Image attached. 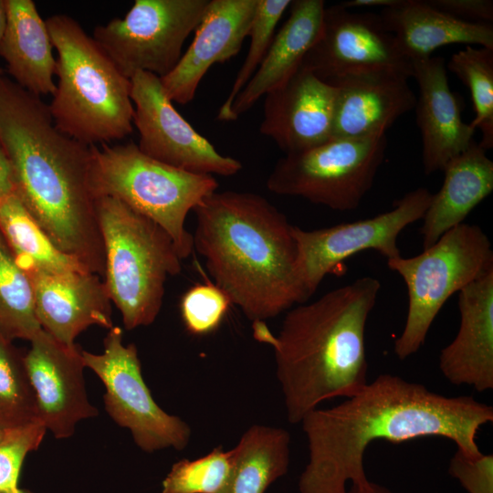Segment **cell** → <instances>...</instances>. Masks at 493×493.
Wrapping results in <instances>:
<instances>
[{
    "mask_svg": "<svg viewBox=\"0 0 493 493\" xmlns=\"http://www.w3.org/2000/svg\"><path fill=\"white\" fill-rule=\"evenodd\" d=\"M492 421V406L472 396L448 397L400 376L380 374L342 403L316 408L301 420L309 462L299 492L345 493L349 482L369 481L363 459L375 440L440 436L466 454L478 455L477 433Z\"/></svg>",
    "mask_w": 493,
    "mask_h": 493,
    "instance_id": "obj_1",
    "label": "cell"
},
{
    "mask_svg": "<svg viewBox=\"0 0 493 493\" xmlns=\"http://www.w3.org/2000/svg\"><path fill=\"white\" fill-rule=\"evenodd\" d=\"M0 142L16 194L64 253L103 278L104 244L90 186L93 146L61 131L48 105L0 75Z\"/></svg>",
    "mask_w": 493,
    "mask_h": 493,
    "instance_id": "obj_2",
    "label": "cell"
},
{
    "mask_svg": "<svg viewBox=\"0 0 493 493\" xmlns=\"http://www.w3.org/2000/svg\"><path fill=\"white\" fill-rule=\"evenodd\" d=\"M193 249L215 285L251 322L307 302L294 226L264 196L215 191L194 210Z\"/></svg>",
    "mask_w": 493,
    "mask_h": 493,
    "instance_id": "obj_3",
    "label": "cell"
},
{
    "mask_svg": "<svg viewBox=\"0 0 493 493\" xmlns=\"http://www.w3.org/2000/svg\"><path fill=\"white\" fill-rule=\"evenodd\" d=\"M380 289L381 282L370 276L333 288L288 309L277 335L265 321L252 322L253 337L273 349L290 424L369 383L365 328Z\"/></svg>",
    "mask_w": 493,
    "mask_h": 493,
    "instance_id": "obj_4",
    "label": "cell"
},
{
    "mask_svg": "<svg viewBox=\"0 0 493 493\" xmlns=\"http://www.w3.org/2000/svg\"><path fill=\"white\" fill-rule=\"evenodd\" d=\"M46 23L58 53V83L48 104L56 126L89 146L130 135L134 114L131 80L77 20L60 14Z\"/></svg>",
    "mask_w": 493,
    "mask_h": 493,
    "instance_id": "obj_5",
    "label": "cell"
},
{
    "mask_svg": "<svg viewBox=\"0 0 493 493\" xmlns=\"http://www.w3.org/2000/svg\"><path fill=\"white\" fill-rule=\"evenodd\" d=\"M105 250L103 282L127 330L151 325L162 309L168 277L182 258L167 232L121 200L95 201Z\"/></svg>",
    "mask_w": 493,
    "mask_h": 493,
    "instance_id": "obj_6",
    "label": "cell"
},
{
    "mask_svg": "<svg viewBox=\"0 0 493 493\" xmlns=\"http://www.w3.org/2000/svg\"><path fill=\"white\" fill-rule=\"evenodd\" d=\"M93 146L90 186L95 199L110 196L152 220L171 236L182 259L193 249L184 225L206 196L217 190L214 175L187 172L143 153L137 144Z\"/></svg>",
    "mask_w": 493,
    "mask_h": 493,
    "instance_id": "obj_7",
    "label": "cell"
},
{
    "mask_svg": "<svg viewBox=\"0 0 493 493\" xmlns=\"http://www.w3.org/2000/svg\"><path fill=\"white\" fill-rule=\"evenodd\" d=\"M387 266L400 275L407 288L405 324L393 345L395 355L405 360L424 345L451 295L493 270V249L480 226L462 223L421 254L388 259Z\"/></svg>",
    "mask_w": 493,
    "mask_h": 493,
    "instance_id": "obj_8",
    "label": "cell"
},
{
    "mask_svg": "<svg viewBox=\"0 0 493 493\" xmlns=\"http://www.w3.org/2000/svg\"><path fill=\"white\" fill-rule=\"evenodd\" d=\"M386 145V135L331 138L306 151L285 154L271 170L267 188L335 211L354 210L372 186Z\"/></svg>",
    "mask_w": 493,
    "mask_h": 493,
    "instance_id": "obj_9",
    "label": "cell"
},
{
    "mask_svg": "<svg viewBox=\"0 0 493 493\" xmlns=\"http://www.w3.org/2000/svg\"><path fill=\"white\" fill-rule=\"evenodd\" d=\"M209 0H136L122 17L97 26L93 39L119 71L167 75L200 24Z\"/></svg>",
    "mask_w": 493,
    "mask_h": 493,
    "instance_id": "obj_10",
    "label": "cell"
},
{
    "mask_svg": "<svg viewBox=\"0 0 493 493\" xmlns=\"http://www.w3.org/2000/svg\"><path fill=\"white\" fill-rule=\"evenodd\" d=\"M122 338L121 328L113 326L104 338L102 353L81 351L85 367L105 386V410L117 425L131 431L144 452L184 449L192 434L189 425L156 404L143 380L136 346L124 345Z\"/></svg>",
    "mask_w": 493,
    "mask_h": 493,
    "instance_id": "obj_11",
    "label": "cell"
},
{
    "mask_svg": "<svg viewBox=\"0 0 493 493\" xmlns=\"http://www.w3.org/2000/svg\"><path fill=\"white\" fill-rule=\"evenodd\" d=\"M432 194L419 187L395 200L391 210L370 218L312 230L294 226L300 274L309 297L328 274L355 254L374 250L387 260L400 257L399 235L424 217Z\"/></svg>",
    "mask_w": 493,
    "mask_h": 493,
    "instance_id": "obj_12",
    "label": "cell"
},
{
    "mask_svg": "<svg viewBox=\"0 0 493 493\" xmlns=\"http://www.w3.org/2000/svg\"><path fill=\"white\" fill-rule=\"evenodd\" d=\"M130 80L133 126L139 131L137 145L143 153L194 173L232 176L241 171L238 160L221 154L180 114L159 77L138 72Z\"/></svg>",
    "mask_w": 493,
    "mask_h": 493,
    "instance_id": "obj_13",
    "label": "cell"
},
{
    "mask_svg": "<svg viewBox=\"0 0 493 493\" xmlns=\"http://www.w3.org/2000/svg\"><path fill=\"white\" fill-rule=\"evenodd\" d=\"M301 68L331 81L371 71H392L413 78L412 62L403 54L379 15L325 7L320 34L304 57Z\"/></svg>",
    "mask_w": 493,
    "mask_h": 493,
    "instance_id": "obj_14",
    "label": "cell"
},
{
    "mask_svg": "<svg viewBox=\"0 0 493 493\" xmlns=\"http://www.w3.org/2000/svg\"><path fill=\"white\" fill-rule=\"evenodd\" d=\"M29 341L24 361L38 420L56 438L70 437L79 421L99 414L88 399L82 349L58 341L43 329Z\"/></svg>",
    "mask_w": 493,
    "mask_h": 493,
    "instance_id": "obj_15",
    "label": "cell"
},
{
    "mask_svg": "<svg viewBox=\"0 0 493 493\" xmlns=\"http://www.w3.org/2000/svg\"><path fill=\"white\" fill-rule=\"evenodd\" d=\"M336 88L299 68L265 96L260 132L285 153L300 152L332 138Z\"/></svg>",
    "mask_w": 493,
    "mask_h": 493,
    "instance_id": "obj_16",
    "label": "cell"
},
{
    "mask_svg": "<svg viewBox=\"0 0 493 493\" xmlns=\"http://www.w3.org/2000/svg\"><path fill=\"white\" fill-rule=\"evenodd\" d=\"M257 6V0H209L191 45L173 70L160 78L173 102L192 101L210 68L236 56L248 37Z\"/></svg>",
    "mask_w": 493,
    "mask_h": 493,
    "instance_id": "obj_17",
    "label": "cell"
},
{
    "mask_svg": "<svg viewBox=\"0 0 493 493\" xmlns=\"http://www.w3.org/2000/svg\"><path fill=\"white\" fill-rule=\"evenodd\" d=\"M417 82L415 120L422 140L424 173L443 171L446 163L474 142L476 129L462 119L461 100L449 87L446 62L431 56L412 61Z\"/></svg>",
    "mask_w": 493,
    "mask_h": 493,
    "instance_id": "obj_18",
    "label": "cell"
},
{
    "mask_svg": "<svg viewBox=\"0 0 493 493\" xmlns=\"http://www.w3.org/2000/svg\"><path fill=\"white\" fill-rule=\"evenodd\" d=\"M28 276L39 324L58 341L74 345L75 339L89 326L113 327L111 300L97 274L36 271Z\"/></svg>",
    "mask_w": 493,
    "mask_h": 493,
    "instance_id": "obj_19",
    "label": "cell"
},
{
    "mask_svg": "<svg viewBox=\"0 0 493 493\" xmlns=\"http://www.w3.org/2000/svg\"><path fill=\"white\" fill-rule=\"evenodd\" d=\"M408 79L396 72L371 71L329 83L336 88L332 138L386 135L387 130L415 106Z\"/></svg>",
    "mask_w": 493,
    "mask_h": 493,
    "instance_id": "obj_20",
    "label": "cell"
},
{
    "mask_svg": "<svg viewBox=\"0 0 493 493\" xmlns=\"http://www.w3.org/2000/svg\"><path fill=\"white\" fill-rule=\"evenodd\" d=\"M460 324L439 355L447 381L477 392L493 389V270L458 292Z\"/></svg>",
    "mask_w": 493,
    "mask_h": 493,
    "instance_id": "obj_21",
    "label": "cell"
},
{
    "mask_svg": "<svg viewBox=\"0 0 493 493\" xmlns=\"http://www.w3.org/2000/svg\"><path fill=\"white\" fill-rule=\"evenodd\" d=\"M325 2L294 0L286 22L275 34L259 68L235 99L229 121H236L257 101L281 86L300 68L322 26Z\"/></svg>",
    "mask_w": 493,
    "mask_h": 493,
    "instance_id": "obj_22",
    "label": "cell"
},
{
    "mask_svg": "<svg viewBox=\"0 0 493 493\" xmlns=\"http://www.w3.org/2000/svg\"><path fill=\"white\" fill-rule=\"evenodd\" d=\"M379 16L411 62L429 58L437 48L451 44L493 48L492 24L463 21L434 7L427 0H399Z\"/></svg>",
    "mask_w": 493,
    "mask_h": 493,
    "instance_id": "obj_23",
    "label": "cell"
},
{
    "mask_svg": "<svg viewBox=\"0 0 493 493\" xmlns=\"http://www.w3.org/2000/svg\"><path fill=\"white\" fill-rule=\"evenodd\" d=\"M475 141L445 168L440 190L432 194L420 229L423 249L462 224L493 191V162Z\"/></svg>",
    "mask_w": 493,
    "mask_h": 493,
    "instance_id": "obj_24",
    "label": "cell"
},
{
    "mask_svg": "<svg viewBox=\"0 0 493 493\" xmlns=\"http://www.w3.org/2000/svg\"><path fill=\"white\" fill-rule=\"evenodd\" d=\"M7 23L0 57L18 86L40 97L52 95L56 58L46 23L32 0H5Z\"/></svg>",
    "mask_w": 493,
    "mask_h": 493,
    "instance_id": "obj_25",
    "label": "cell"
},
{
    "mask_svg": "<svg viewBox=\"0 0 493 493\" xmlns=\"http://www.w3.org/2000/svg\"><path fill=\"white\" fill-rule=\"evenodd\" d=\"M289 446L286 429L251 425L232 449L230 472L219 493H265L288 472Z\"/></svg>",
    "mask_w": 493,
    "mask_h": 493,
    "instance_id": "obj_26",
    "label": "cell"
},
{
    "mask_svg": "<svg viewBox=\"0 0 493 493\" xmlns=\"http://www.w3.org/2000/svg\"><path fill=\"white\" fill-rule=\"evenodd\" d=\"M0 233L16 264L27 275L36 271H89L55 245L16 193L0 202Z\"/></svg>",
    "mask_w": 493,
    "mask_h": 493,
    "instance_id": "obj_27",
    "label": "cell"
},
{
    "mask_svg": "<svg viewBox=\"0 0 493 493\" xmlns=\"http://www.w3.org/2000/svg\"><path fill=\"white\" fill-rule=\"evenodd\" d=\"M30 277L16 264L0 233V335L30 341L41 330Z\"/></svg>",
    "mask_w": 493,
    "mask_h": 493,
    "instance_id": "obj_28",
    "label": "cell"
},
{
    "mask_svg": "<svg viewBox=\"0 0 493 493\" xmlns=\"http://www.w3.org/2000/svg\"><path fill=\"white\" fill-rule=\"evenodd\" d=\"M447 68L470 90L475 118L470 125L479 129L478 142L485 151L493 147V48L466 46L452 54Z\"/></svg>",
    "mask_w": 493,
    "mask_h": 493,
    "instance_id": "obj_29",
    "label": "cell"
},
{
    "mask_svg": "<svg viewBox=\"0 0 493 493\" xmlns=\"http://www.w3.org/2000/svg\"><path fill=\"white\" fill-rule=\"evenodd\" d=\"M36 421H39L37 398L24 355L0 335V429Z\"/></svg>",
    "mask_w": 493,
    "mask_h": 493,
    "instance_id": "obj_30",
    "label": "cell"
},
{
    "mask_svg": "<svg viewBox=\"0 0 493 493\" xmlns=\"http://www.w3.org/2000/svg\"><path fill=\"white\" fill-rule=\"evenodd\" d=\"M291 0H257L256 14L248 34L247 55L233 82L231 90L217 113V120L229 121L231 106L262 63L275 36L276 26Z\"/></svg>",
    "mask_w": 493,
    "mask_h": 493,
    "instance_id": "obj_31",
    "label": "cell"
},
{
    "mask_svg": "<svg viewBox=\"0 0 493 493\" xmlns=\"http://www.w3.org/2000/svg\"><path fill=\"white\" fill-rule=\"evenodd\" d=\"M232 449L215 447L199 458L174 463L162 483L161 493H219L231 467Z\"/></svg>",
    "mask_w": 493,
    "mask_h": 493,
    "instance_id": "obj_32",
    "label": "cell"
},
{
    "mask_svg": "<svg viewBox=\"0 0 493 493\" xmlns=\"http://www.w3.org/2000/svg\"><path fill=\"white\" fill-rule=\"evenodd\" d=\"M227 296L215 284H197L189 288L180 302L181 317L186 330L194 336L215 331L225 318Z\"/></svg>",
    "mask_w": 493,
    "mask_h": 493,
    "instance_id": "obj_33",
    "label": "cell"
},
{
    "mask_svg": "<svg viewBox=\"0 0 493 493\" xmlns=\"http://www.w3.org/2000/svg\"><path fill=\"white\" fill-rule=\"evenodd\" d=\"M47 432L40 421L5 430L0 441V493H20L18 479L26 456L40 446Z\"/></svg>",
    "mask_w": 493,
    "mask_h": 493,
    "instance_id": "obj_34",
    "label": "cell"
},
{
    "mask_svg": "<svg viewBox=\"0 0 493 493\" xmlns=\"http://www.w3.org/2000/svg\"><path fill=\"white\" fill-rule=\"evenodd\" d=\"M449 474L467 493H493V455H468L457 449L450 459Z\"/></svg>",
    "mask_w": 493,
    "mask_h": 493,
    "instance_id": "obj_35",
    "label": "cell"
},
{
    "mask_svg": "<svg viewBox=\"0 0 493 493\" xmlns=\"http://www.w3.org/2000/svg\"><path fill=\"white\" fill-rule=\"evenodd\" d=\"M434 7L463 21L491 24L493 1L491 0H427Z\"/></svg>",
    "mask_w": 493,
    "mask_h": 493,
    "instance_id": "obj_36",
    "label": "cell"
},
{
    "mask_svg": "<svg viewBox=\"0 0 493 493\" xmlns=\"http://www.w3.org/2000/svg\"><path fill=\"white\" fill-rule=\"evenodd\" d=\"M14 193H16V184L13 168L0 142V202Z\"/></svg>",
    "mask_w": 493,
    "mask_h": 493,
    "instance_id": "obj_37",
    "label": "cell"
},
{
    "mask_svg": "<svg viewBox=\"0 0 493 493\" xmlns=\"http://www.w3.org/2000/svg\"><path fill=\"white\" fill-rule=\"evenodd\" d=\"M399 3V0H349L340 3L343 7L347 9H358V8H372L382 7L389 8Z\"/></svg>",
    "mask_w": 493,
    "mask_h": 493,
    "instance_id": "obj_38",
    "label": "cell"
},
{
    "mask_svg": "<svg viewBox=\"0 0 493 493\" xmlns=\"http://www.w3.org/2000/svg\"><path fill=\"white\" fill-rule=\"evenodd\" d=\"M345 493H392L388 488L372 481L362 485H351Z\"/></svg>",
    "mask_w": 493,
    "mask_h": 493,
    "instance_id": "obj_39",
    "label": "cell"
},
{
    "mask_svg": "<svg viewBox=\"0 0 493 493\" xmlns=\"http://www.w3.org/2000/svg\"><path fill=\"white\" fill-rule=\"evenodd\" d=\"M7 23V11L5 0H0V45L5 35Z\"/></svg>",
    "mask_w": 493,
    "mask_h": 493,
    "instance_id": "obj_40",
    "label": "cell"
},
{
    "mask_svg": "<svg viewBox=\"0 0 493 493\" xmlns=\"http://www.w3.org/2000/svg\"><path fill=\"white\" fill-rule=\"evenodd\" d=\"M3 435H4V431L0 429V441H1L2 437H3Z\"/></svg>",
    "mask_w": 493,
    "mask_h": 493,
    "instance_id": "obj_41",
    "label": "cell"
},
{
    "mask_svg": "<svg viewBox=\"0 0 493 493\" xmlns=\"http://www.w3.org/2000/svg\"><path fill=\"white\" fill-rule=\"evenodd\" d=\"M20 493H30L28 491H24V490H21Z\"/></svg>",
    "mask_w": 493,
    "mask_h": 493,
    "instance_id": "obj_42",
    "label": "cell"
},
{
    "mask_svg": "<svg viewBox=\"0 0 493 493\" xmlns=\"http://www.w3.org/2000/svg\"><path fill=\"white\" fill-rule=\"evenodd\" d=\"M3 74V69L0 68V75Z\"/></svg>",
    "mask_w": 493,
    "mask_h": 493,
    "instance_id": "obj_43",
    "label": "cell"
}]
</instances>
